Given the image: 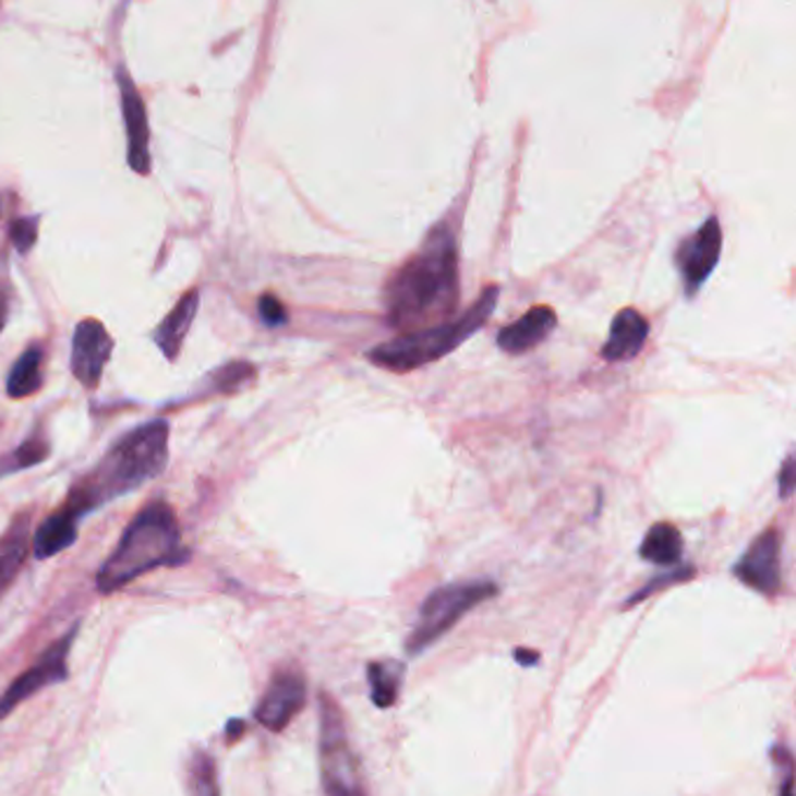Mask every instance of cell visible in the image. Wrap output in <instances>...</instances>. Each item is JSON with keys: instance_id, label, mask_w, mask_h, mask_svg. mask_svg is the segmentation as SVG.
Returning a JSON list of instances; mask_svg holds the SVG:
<instances>
[{"instance_id": "22", "label": "cell", "mask_w": 796, "mask_h": 796, "mask_svg": "<svg viewBox=\"0 0 796 796\" xmlns=\"http://www.w3.org/2000/svg\"><path fill=\"white\" fill-rule=\"evenodd\" d=\"M255 376V367L248 362H231L227 367L213 372V384H218L220 393H234L237 388H241L245 381H251Z\"/></svg>"}, {"instance_id": "27", "label": "cell", "mask_w": 796, "mask_h": 796, "mask_svg": "<svg viewBox=\"0 0 796 796\" xmlns=\"http://www.w3.org/2000/svg\"><path fill=\"white\" fill-rule=\"evenodd\" d=\"M777 486H781V497H785L787 500L794 491V458L792 456L785 458V466H783L781 474H777Z\"/></svg>"}, {"instance_id": "3", "label": "cell", "mask_w": 796, "mask_h": 796, "mask_svg": "<svg viewBox=\"0 0 796 796\" xmlns=\"http://www.w3.org/2000/svg\"><path fill=\"white\" fill-rule=\"evenodd\" d=\"M190 552L180 538L178 517L169 503H147L114 544L96 575V589L101 595L122 591L126 584L157 568H176L188 563Z\"/></svg>"}, {"instance_id": "21", "label": "cell", "mask_w": 796, "mask_h": 796, "mask_svg": "<svg viewBox=\"0 0 796 796\" xmlns=\"http://www.w3.org/2000/svg\"><path fill=\"white\" fill-rule=\"evenodd\" d=\"M47 456H49V444L40 435H33L22 446H16L10 456L0 460V479L38 466V462L47 460Z\"/></svg>"}, {"instance_id": "11", "label": "cell", "mask_w": 796, "mask_h": 796, "mask_svg": "<svg viewBox=\"0 0 796 796\" xmlns=\"http://www.w3.org/2000/svg\"><path fill=\"white\" fill-rule=\"evenodd\" d=\"M112 337L101 321L85 318L75 325L73 331V351H71V370L73 376L87 390H94L101 384V374L112 353Z\"/></svg>"}, {"instance_id": "13", "label": "cell", "mask_w": 796, "mask_h": 796, "mask_svg": "<svg viewBox=\"0 0 796 796\" xmlns=\"http://www.w3.org/2000/svg\"><path fill=\"white\" fill-rule=\"evenodd\" d=\"M650 335V323L638 309H622L610 327V337L601 348V355L607 362H626L634 360Z\"/></svg>"}, {"instance_id": "9", "label": "cell", "mask_w": 796, "mask_h": 796, "mask_svg": "<svg viewBox=\"0 0 796 796\" xmlns=\"http://www.w3.org/2000/svg\"><path fill=\"white\" fill-rule=\"evenodd\" d=\"M783 535L777 528H769L761 533L748 552L740 556L734 566V575L745 587H750L764 595H775L783 587Z\"/></svg>"}, {"instance_id": "12", "label": "cell", "mask_w": 796, "mask_h": 796, "mask_svg": "<svg viewBox=\"0 0 796 796\" xmlns=\"http://www.w3.org/2000/svg\"><path fill=\"white\" fill-rule=\"evenodd\" d=\"M118 85L122 94L129 166L138 176H147L150 173V126H147L145 104L134 85V80L129 77L126 69L118 71Z\"/></svg>"}, {"instance_id": "8", "label": "cell", "mask_w": 796, "mask_h": 796, "mask_svg": "<svg viewBox=\"0 0 796 796\" xmlns=\"http://www.w3.org/2000/svg\"><path fill=\"white\" fill-rule=\"evenodd\" d=\"M722 253V227L717 218H708L699 229L679 243L675 267L683 278V288L694 297L703 288L708 276L715 272Z\"/></svg>"}, {"instance_id": "6", "label": "cell", "mask_w": 796, "mask_h": 796, "mask_svg": "<svg viewBox=\"0 0 796 796\" xmlns=\"http://www.w3.org/2000/svg\"><path fill=\"white\" fill-rule=\"evenodd\" d=\"M321 783L325 796H367L343 712L325 691L321 694Z\"/></svg>"}, {"instance_id": "5", "label": "cell", "mask_w": 796, "mask_h": 796, "mask_svg": "<svg viewBox=\"0 0 796 796\" xmlns=\"http://www.w3.org/2000/svg\"><path fill=\"white\" fill-rule=\"evenodd\" d=\"M497 593V587L489 579H472V582H456L435 589L421 603L419 619L413 624V631L407 638V654L419 656L430 650L439 638H444L451 628L472 612L477 605L491 601Z\"/></svg>"}, {"instance_id": "15", "label": "cell", "mask_w": 796, "mask_h": 796, "mask_svg": "<svg viewBox=\"0 0 796 796\" xmlns=\"http://www.w3.org/2000/svg\"><path fill=\"white\" fill-rule=\"evenodd\" d=\"M31 546V514H16L5 535H0V599L22 572Z\"/></svg>"}, {"instance_id": "17", "label": "cell", "mask_w": 796, "mask_h": 796, "mask_svg": "<svg viewBox=\"0 0 796 796\" xmlns=\"http://www.w3.org/2000/svg\"><path fill=\"white\" fill-rule=\"evenodd\" d=\"M77 540V521H73L69 514L57 509L38 526L36 535H33V556L38 560H47L61 552L69 550Z\"/></svg>"}, {"instance_id": "19", "label": "cell", "mask_w": 796, "mask_h": 796, "mask_svg": "<svg viewBox=\"0 0 796 796\" xmlns=\"http://www.w3.org/2000/svg\"><path fill=\"white\" fill-rule=\"evenodd\" d=\"M43 386V348L38 343L28 346L22 358L14 362L8 376V395L20 400L28 397Z\"/></svg>"}, {"instance_id": "10", "label": "cell", "mask_w": 796, "mask_h": 796, "mask_svg": "<svg viewBox=\"0 0 796 796\" xmlns=\"http://www.w3.org/2000/svg\"><path fill=\"white\" fill-rule=\"evenodd\" d=\"M306 705V679L300 671L294 668H280L262 694V699L255 708V720L269 728V732L278 734L300 715L302 708Z\"/></svg>"}, {"instance_id": "20", "label": "cell", "mask_w": 796, "mask_h": 796, "mask_svg": "<svg viewBox=\"0 0 796 796\" xmlns=\"http://www.w3.org/2000/svg\"><path fill=\"white\" fill-rule=\"evenodd\" d=\"M405 677V666L397 661H374L367 666V679L372 701L376 708H390L400 694V685Z\"/></svg>"}, {"instance_id": "24", "label": "cell", "mask_w": 796, "mask_h": 796, "mask_svg": "<svg viewBox=\"0 0 796 796\" xmlns=\"http://www.w3.org/2000/svg\"><path fill=\"white\" fill-rule=\"evenodd\" d=\"M12 243L16 245V251L20 253H28L33 243H36V237H38V218H24V220H16L12 225Z\"/></svg>"}, {"instance_id": "16", "label": "cell", "mask_w": 796, "mask_h": 796, "mask_svg": "<svg viewBox=\"0 0 796 796\" xmlns=\"http://www.w3.org/2000/svg\"><path fill=\"white\" fill-rule=\"evenodd\" d=\"M196 311H198V290L192 288L190 292L182 294V300L153 331V341L159 346V351L166 355V360L173 362L178 358L180 346L185 341L188 331L196 318Z\"/></svg>"}, {"instance_id": "30", "label": "cell", "mask_w": 796, "mask_h": 796, "mask_svg": "<svg viewBox=\"0 0 796 796\" xmlns=\"http://www.w3.org/2000/svg\"><path fill=\"white\" fill-rule=\"evenodd\" d=\"M241 728H243V722H231V726L227 728V736H229L231 740H234V738H237V734L241 732Z\"/></svg>"}, {"instance_id": "26", "label": "cell", "mask_w": 796, "mask_h": 796, "mask_svg": "<svg viewBox=\"0 0 796 796\" xmlns=\"http://www.w3.org/2000/svg\"><path fill=\"white\" fill-rule=\"evenodd\" d=\"M773 761H775V769H777V773L783 775L781 796H794V792H792V783H794L792 752L785 748V745H775V748H773Z\"/></svg>"}, {"instance_id": "18", "label": "cell", "mask_w": 796, "mask_h": 796, "mask_svg": "<svg viewBox=\"0 0 796 796\" xmlns=\"http://www.w3.org/2000/svg\"><path fill=\"white\" fill-rule=\"evenodd\" d=\"M640 556L661 568L675 566L679 556H683V535H679V530L668 521L654 523L647 530V535L640 544Z\"/></svg>"}, {"instance_id": "4", "label": "cell", "mask_w": 796, "mask_h": 796, "mask_svg": "<svg viewBox=\"0 0 796 796\" xmlns=\"http://www.w3.org/2000/svg\"><path fill=\"white\" fill-rule=\"evenodd\" d=\"M497 294H500V288L489 286L460 318L421 327L417 331H405L400 337L374 346L367 353L370 362L390 372H411L449 355L462 341H468L479 327L486 325L497 304Z\"/></svg>"}, {"instance_id": "7", "label": "cell", "mask_w": 796, "mask_h": 796, "mask_svg": "<svg viewBox=\"0 0 796 796\" xmlns=\"http://www.w3.org/2000/svg\"><path fill=\"white\" fill-rule=\"evenodd\" d=\"M77 634L80 624L71 626L59 640L47 647L43 656L33 663L31 668H26L20 677L12 679V685L0 694V722L10 715L12 710L26 703L31 696H36L38 691L52 685H61L69 679V654L73 650Z\"/></svg>"}, {"instance_id": "1", "label": "cell", "mask_w": 796, "mask_h": 796, "mask_svg": "<svg viewBox=\"0 0 796 796\" xmlns=\"http://www.w3.org/2000/svg\"><path fill=\"white\" fill-rule=\"evenodd\" d=\"M458 245L454 231L437 225L417 255L397 269L386 288L393 327L417 331L423 323L446 318L458 304Z\"/></svg>"}, {"instance_id": "2", "label": "cell", "mask_w": 796, "mask_h": 796, "mask_svg": "<svg viewBox=\"0 0 796 796\" xmlns=\"http://www.w3.org/2000/svg\"><path fill=\"white\" fill-rule=\"evenodd\" d=\"M169 423L157 419L120 437L92 472L75 481L61 511L80 523L87 514L157 479L169 462Z\"/></svg>"}, {"instance_id": "14", "label": "cell", "mask_w": 796, "mask_h": 796, "mask_svg": "<svg viewBox=\"0 0 796 796\" xmlns=\"http://www.w3.org/2000/svg\"><path fill=\"white\" fill-rule=\"evenodd\" d=\"M554 327H556L554 309L533 306L523 318L497 331V346L511 355H521L530 351V348L540 346Z\"/></svg>"}, {"instance_id": "23", "label": "cell", "mask_w": 796, "mask_h": 796, "mask_svg": "<svg viewBox=\"0 0 796 796\" xmlns=\"http://www.w3.org/2000/svg\"><path fill=\"white\" fill-rule=\"evenodd\" d=\"M691 575H694V568H691V566L663 572V575H659V577L654 579V582L644 584V587H642V589L634 595V599H628V601H626V605H636V603H640L642 599H647V595L656 593L659 589H666V587H671V584H675V582H685V579H689Z\"/></svg>"}, {"instance_id": "29", "label": "cell", "mask_w": 796, "mask_h": 796, "mask_svg": "<svg viewBox=\"0 0 796 796\" xmlns=\"http://www.w3.org/2000/svg\"><path fill=\"white\" fill-rule=\"evenodd\" d=\"M8 309H10L8 294H5L3 290H0V331H3V327H5V323H8Z\"/></svg>"}, {"instance_id": "25", "label": "cell", "mask_w": 796, "mask_h": 796, "mask_svg": "<svg viewBox=\"0 0 796 796\" xmlns=\"http://www.w3.org/2000/svg\"><path fill=\"white\" fill-rule=\"evenodd\" d=\"M260 318L264 325L269 327H278L288 323V311L286 306L280 304V300H276L274 294H262L260 300Z\"/></svg>"}, {"instance_id": "28", "label": "cell", "mask_w": 796, "mask_h": 796, "mask_svg": "<svg viewBox=\"0 0 796 796\" xmlns=\"http://www.w3.org/2000/svg\"><path fill=\"white\" fill-rule=\"evenodd\" d=\"M514 659H517L521 666H538L540 654L533 652V650H517V652H514Z\"/></svg>"}]
</instances>
